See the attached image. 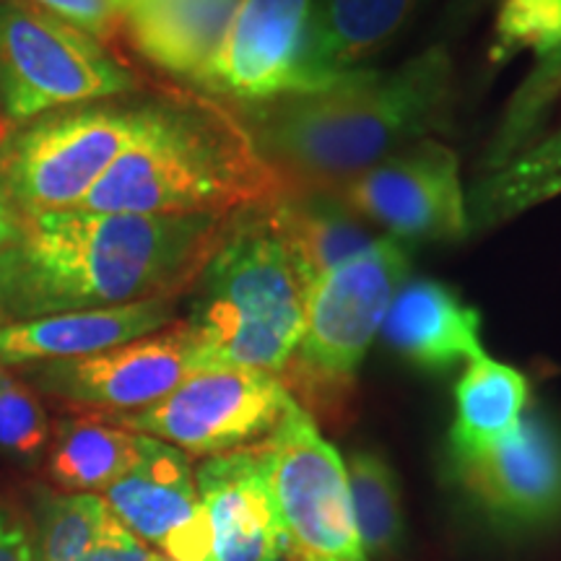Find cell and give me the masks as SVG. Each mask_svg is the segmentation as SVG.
Instances as JSON below:
<instances>
[{
    "mask_svg": "<svg viewBox=\"0 0 561 561\" xmlns=\"http://www.w3.org/2000/svg\"><path fill=\"white\" fill-rule=\"evenodd\" d=\"M234 216L19 214L16 234L0 248V325L174 299L198 280Z\"/></svg>",
    "mask_w": 561,
    "mask_h": 561,
    "instance_id": "1",
    "label": "cell"
},
{
    "mask_svg": "<svg viewBox=\"0 0 561 561\" xmlns=\"http://www.w3.org/2000/svg\"><path fill=\"white\" fill-rule=\"evenodd\" d=\"M450 104L453 62L432 47L388 73L359 70L328 89L248 104V128L289 193H339L390 153L439 133Z\"/></svg>",
    "mask_w": 561,
    "mask_h": 561,
    "instance_id": "2",
    "label": "cell"
},
{
    "mask_svg": "<svg viewBox=\"0 0 561 561\" xmlns=\"http://www.w3.org/2000/svg\"><path fill=\"white\" fill-rule=\"evenodd\" d=\"M289 195L248 125L208 100L153 104L136 144L81 208L133 216H234Z\"/></svg>",
    "mask_w": 561,
    "mask_h": 561,
    "instance_id": "3",
    "label": "cell"
},
{
    "mask_svg": "<svg viewBox=\"0 0 561 561\" xmlns=\"http://www.w3.org/2000/svg\"><path fill=\"white\" fill-rule=\"evenodd\" d=\"M193 328L201 369L244 367L280 375L305 328L307 278L271 206L231 219L221 248L198 276Z\"/></svg>",
    "mask_w": 561,
    "mask_h": 561,
    "instance_id": "4",
    "label": "cell"
},
{
    "mask_svg": "<svg viewBox=\"0 0 561 561\" xmlns=\"http://www.w3.org/2000/svg\"><path fill=\"white\" fill-rule=\"evenodd\" d=\"M151 117L153 104L104 102L34 117L0 146V195L16 214L81 208Z\"/></svg>",
    "mask_w": 561,
    "mask_h": 561,
    "instance_id": "5",
    "label": "cell"
},
{
    "mask_svg": "<svg viewBox=\"0 0 561 561\" xmlns=\"http://www.w3.org/2000/svg\"><path fill=\"white\" fill-rule=\"evenodd\" d=\"M136 79L79 26L32 0H0V110L16 123L128 94Z\"/></svg>",
    "mask_w": 561,
    "mask_h": 561,
    "instance_id": "6",
    "label": "cell"
},
{
    "mask_svg": "<svg viewBox=\"0 0 561 561\" xmlns=\"http://www.w3.org/2000/svg\"><path fill=\"white\" fill-rule=\"evenodd\" d=\"M405 276L409 252L396 237H377L320 276L307 294L299 346L284 369L297 367L299 380L312 388H348Z\"/></svg>",
    "mask_w": 561,
    "mask_h": 561,
    "instance_id": "7",
    "label": "cell"
},
{
    "mask_svg": "<svg viewBox=\"0 0 561 561\" xmlns=\"http://www.w3.org/2000/svg\"><path fill=\"white\" fill-rule=\"evenodd\" d=\"M289 561H362L346 462L294 401L261 442Z\"/></svg>",
    "mask_w": 561,
    "mask_h": 561,
    "instance_id": "8",
    "label": "cell"
},
{
    "mask_svg": "<svg viewBox=\"0 0 561 561\" xmlns=\"http://www.w3.org/2000/svg\"><path fill=\"white\" fill-rule=\"evenodd\" d=\"M294 403L278 375L263 369H201L149 409L110 413L112 424L161 439L185 455H224L255 447Z\"/></svg>",
    "mask_w": 561,
    "mask_h": 561,
    "instance_id": "9",
    "label": "cell"
},
{
    "mask_svg": "<svg viewBox=\"0 0 561 561\" xmlns=\"http://www.w3.org/2000/svg\"><path fill=\"white\" fill-rule=\"evenodd\" d=\"M335 195L401 242L460 240L471 224L458 157L434 138L390 153Z\"/></svg>",
    "mask_w": 561,
    "mask_h": 561,
    "instance_id": "10",
    "label": "cell"
},
{
    "mask_svg": "<svg viewBox=\"0 0 561 561\" xmlns=\"http://www.w3.org/2000/svg\"><path fill=\"white\" fill-rule=\"evenodd\" d=\"M201 371L198 341L187 322L81 359L47 362L32 371L42 390L107 413L149 409Z\"/></svg>",
    "mask_w": 561,
    "mask_h": 561,
    "instance_id": "11",
    "label": "cell"
},
{
    "mask_svg": "<svg viewBox=\"0 0 561 561\" xmlns=\"http://www.w3.org/2000/svg\"><path fill=\"white\" fill-rule=\"evenodd\" d=\"M100 496L161 561H210L206 510L191 460L178 447L146 437L140 460Z\"/></svg>",
    "mask_w": 561,
    "mask_h": 561,
    "instance_id": "12",
    "label": "cell"
},
{
    "mask_svg": "<svg viewBox=\"0 0 561 561\" xmlns=\"http://www.w3.org/2000/svg\"><path fill=\"white\" fill-rule=\"evenodd\" d=\"M468 494L496 520L541 528L561 517V434L541 416H523L486 450L453 455Z\"/></svg>",
    "mask_w": 561,
    "mask_h": 561,
    "instance_id": "13",
    "label": "cell"
},
{
    "mask_svg": "<svg viewBox=\"0 0 561 561\" xmlns=\"http://www.w3.org/2000/svg\"><path fill=\"white\" fill-rule=\"evenodd\" d=\"M310 9L312 0H240L219 53L195 83L244 104L294 94Z\"/></svg>",
    "mask_w": 561,
    "mask_h": 561,
    "instance_id": "14",
    "label": "cell"
},
{
    "mask_svg": "<svg viewBox=\"0 0 561 561\" xmlns=\"http://www.w3.org/2000/svg\"><path fill=\"white\" fill-rule=\"evenodd\" d=\"M195 486L210 530V561H289L261 445L203 460Z\"/></svg>",
    "mask_w": 561,
    "mask_h": 561,
    "instance_id": "15",
    "label": "cell"
},
{
    "mask_svg": "<svg viewBox=\"0 0 561 561\" xmlns=\"http://www.w3.org/2000/svg\"><path fill=\"white\" fill-rule=\"evenodd\" d=\"M421 0H320L307 16L297 58V91H320L382 53L419 11Z\"/></svg>",
    "mask_w": 561,
    "mask_h": 561,
    "instance_id": "16",
    "label": "cell"
},
{
    "mask_svg": "<svg viewBox=\"0 0 561 561\" xmlns=\"http://www.w3.org/2000/svg\"><path fill=\"white\" fill-rule=\"evenodd\" d=\"M174 318V299L47 314L0 325V364H47L102 354L123 343L164 331Z\"/></svg>",
    "mask_w": 561,
    "mask_h": 561,
    "instance_id": "17",
    "label": "cell"
},
{
    "mask_svg": "<svg viewBox=\"0 0 561 561\" xmlns=\"http://www.w3.org/2000/svg\"><path fill=\"white\" fill-rule=\"evenodd\" d=\"M240 0H123L133 47L153 66L198 81L219 53Z\"/></svg>",
    "mask_w": 561,
    "mask_h": 561,
    "instance_id": "18",
    "label": "cell"
},
{
    "mask_svg": "<svg viewBox=\"0 0 561 561\" xmlns=\"http://www.w3.org/2000/svg\"><path fill=\"white\" fill-rule=\"evenodd\" d=\"M479 312L437 280H413L392 299L382 335L398 354L424 369H447L483 354Z\"/></svg>",
    "mask_w": 561,
    "mask_h": 561,
    "instance_id": "19",
    "label": "cell"
},
{
    "mask_svg": "<svg viewBox=\"0 0 561 561\" xmlns=\"http://www.w3.org/2000/svg\"><path fill=\"white\" fill-rule=\"evenodd\" d=\"M271 214L312 284L377 240L335 193L291 191Z\"/></svg>",
    "mask_w": 561,
    "mask_h": 561,
    "instance_id": "20",
    "label": "cell"
},
{
    "mask_svg": "<svg viewBox=\"0 0 561 561\" xmlns=\"http://www.w3.org/2000/svg\"><path fill=\"white\" fill-rule=\"evenodd\" d=\"M528 405V380L510 364L481 354L468 362L455 388L453 455L486 450L520 424Z\"/></svg>",
    "mask_w": 561,
    "mask_h": 561,
    "instance_id": "21",
    "label": "cell"
},
{
    "mask_svg": "<svg viewBox=\"0 0 561 561\" xmlns=\"http://www.w3.org/2000/svg\"><path fill=\"white\" fill-rule=\"evenodd\" d=\"M144 439V434L123 430L110 419L60 421L50 447V479L66 491L102 494L140 460Z\"/></svg>",
    "mask_w": 561,
    "mask_h": 561,
    "instance_id": "22",
    "label": "cell"
},
{
    "mask_svg": "<svg viewBox=\"0 0 561 561\" xmlns=\"http://www.w3.org/2000/svg\"><path fill=\"white\" fill-rule=\"evenodd\" d=\"M561 195V130L504 161L471 193L468 221L491 227Z\"/></svg>",
    "mask_w": 561,
    "mask_h": 561,
    "instance_id": "23",
    "label": "cell"
},
{
    "mask_svg": "<svg viewBox=\"0 0 561 561\" xmlns=\"http://www.w3.org/2000/svg\"><path fill=\"white\" fill-rule=\"evenodd\" d=\"M351 507L364 557H385L403 538L401 491L380 455L354 453L346 462Z\"/></svg>",
    "mask_w": 561,
    "mask_h": 561,
    "instance_id": "24",
    "label": "cell"
},
{
    "mask_svg": "<svg viewBox=\"0 0 561 561\" xmlns=\"http://www.w3.org/2000/svg\"><path fill=\"white\" fill-rule=\"evenodd\" d=\"M110 515L112 512L100 494L45 491L37 496V507H34V559L79 561L102 536Z\"/></svg>",
    "mask_w": 561,
    "mask_h": 561,
    "instance_id": "25",
    "label": "cell"
},
{
    "mask_svg": "<svg viewBox=\"0 0 561 561\" xmlns=\"http://www.w3.org/2000/svg\"><path fill=\"white\" fill-rule=\"evenodd\" d=\"M561 91V47L551 53H543L538 58L536 68L530 70V76L525 83L517 89L515 100L510 102L507 112H504V123L500 136L494 140V151H491L489 167L496 170L504 161L512 159V153L523 146V140L528 138V133L536 128L541 121L543 110L557 100Z\"/></svg>",
    "mask_w": 561,
    "mask_h": 561,
    "instance_id": "26",
    "label": "cell"
},
{
    "mask_svg": "<svg viewBox=\"0 0 561 561\" xmlns=\"http://www.w3.org/2000/svg\"><path fill=\"white\" fill-rule=\"evenodd\" d=\"M47 439L50 424L37 396L0 364V450L19 460H37Z\"/></svg>",
    "mask_w": 561,
    "mask_h": 561,
    "instance_id": "27",
    "label": "cell"
},
{
    "mask_svg": "<svg viewBox=\"0 0 561 561\" xmlns=\"http://www.w3.org/2000/svg\"><path fill=\"white\" fill-rule=\"evenodd\" d=\"M523 47L538 55L561 47V0H504L496 19L494 58H510Z\"/></svg>",
    "mask_w": 561,
    "mask_h": 561,
    "instance_id": "28",
    "label": "cell"
},
{
    "mask_svg": "<svg viewBox=\"0 0 561 561\" xmlns=\"http://www.w3.org/2000/svg\"><path fill=\"white\" fill-rule=\"evenodd\" d=\"M34 5L45 9L68 24L79 26L81 32L94 39H104L121 24V5L115 0H32Z\"/></svg>",
    "mask_w": 561,
    "mask_h": 561,
    "instance_id": "29",
    "label": "cell"
},
{
    "mask_svg": "<svg viewBox=\"0 0 561 561\" xmlns=\"http://www.w3.org/2000/svg\"><path fill=\"white\" fill-rule=\"evenodd\" d=\"M79 561H161V557L138 541L115 515H110L102 536Z\"/></svg>",
    "mask_w": 561,
    "mask_h": 561,
    "instance_id": "30",
    "label": "cell"
},
{
    "mask_svg": "<svg viewBox=\"0 0 561 561\" xmlns=\"http://www.w3.org/2000/svg\"><path fill=\"white\" fill-rule=\"evenodd\" d=\"M0 561H37L34 559L32 528L3 500H0Z\"/></svg>",
    "mask_w": 561,
    "mask_h": 561,
    "instance_id": "31",
    "label": "cell"
},
{
    "mask_svg": "<svg viewBox=\"0 0 561 561\" xmlns=\"http://www.w3.org/2000/svg\"><path fill=\"white\" fill-rule=\"evenodd\" d=\"M16 224H19V214L9 206V201L0 195V248L13 240V234H16Z\"/></svg>",
    "mask_w": 561,
    "mask_h": 561,
    "instance_id": "32",
    "label": "cell"
},
{
    "mask_svg": "<svg viewBox=\"0 0 561 561\" xmlns=\"http://www.w3.org/2000/svg\"><path fill=\"white\" fill-rule=\"evenodd\" d=\"M115 3H117V5H123V0H115Z\"/></svg>",
    "mask_w": 561,
    "mask_h": 561,
    "instance_id": "33",
    "label": "cell"
},
{
    "mask_svg": "<svg viewBox=\"0 0 561 561\" xmlns=\"http://www.w3.org/2000/svg\"><path fill=\"white\" fill-rule=\"evenodd\" d=\"M362 561H369V559H362Z\"/></svg>",
    "mask_w": 561,
    "mask_h": 561,
    "instance_id": "34",
    "label": "cell"
}]
</instances>
